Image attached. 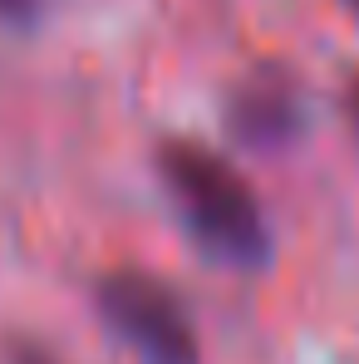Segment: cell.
Segmentation results:
<instances>
[{
  "label": "cell",
  "instance_id": "cell-2",
  "mask_svg": "<svg viewBox=\"0 0 359 364\" xmlns=\"http://www.w3.org/2000/svg\"><path fill=\"white\" fill-rule=\"evenodd\" d=\"M99 315L138 364H202L197 320L163 276L109 271L99 281Z\"/></svg>",
  "mask_w": 359,
  "mask_h": 364
},
{
  "label": "cell",
  "instance_id": "cell-7",
  "mask_svg": "<svg viewBox=\"0 0 359 364\" xmlns=\"http://www.w3.org/2000/svg\"><path fill=\"white\" fill-rule=\"evenodd\" d=\"M345 5H350V10H355V20H359V0H345Z\"/></svg>",
  "mask_w": 359,
  "mask_h": 364
},
{
  "label": "cell",
  "instance_id": "cell-4",
  "mask_svg": "<svg viewBox=\"0 0 359 364\" xmlns=\"http://www.w3.org/2000/svg\"><path fill=\"white\" fill-rule=\"evenodd\" d=\"M35 15V0H0V25H25Z\"/></svg>",
  "mask_w": 359,
  "mask_h": 364
},
{
  "label": "cell",
  "instance_id": "cell-6",
  "mask_svg": "<svg viewBox=\"0 0 359 364\" xmlns=\"http://www.w3.org/2000/svg\"><path fill=\"white\" fill-rule=\"evenodd\" d=\"M350 123H355V138H359V89L350 94Z\"/></svg>",
  "mask_w": 359,
  "mask_h": 364
},
{
  "label": "cell",
  "instance_id": "cell-1",
  "mask_svg": "<svg viewBox=\"0 0 359 364\" xmlns=\"http://www.w3.org/2000/svg\"><path fill=\"white\" fill-rule=\"evenodd\" d=\"M158 173H163V187L178 207L182 227L212 261H222L232 271L266 266L271 222H266L256 187L237 173V163H227L207 143L178 138L158 153Z\"/></svg>",
  "mask_w": 359,
  "mask_h": 364
},
{
  "label": "cell",
  "instance_id": "cell-3",
  "mask_svg": "<svg viewBox=\"0 0 359 364\" xmlns=\"http://www.w3.org/2000/svg\"><path fill=\"white\" fill-rule=\"evenodd\" d=\"M232 119H237L241 138H251V143H261V148H276V143H286L300 128L296 89L281 84V79H256V84L241 89Z\"/></svg>",
  "mask_w": 359,
  "mask_h": 364
},
{
  "label": "cell",
  "instance_id": "cell-5",
  "mask_svg": "<svg viewBox=\"0 0 359 364\" xmlns=\"http://www.w3.org/2000/svg\"><path fill=\"white\" fill-rule=\"evenodd\" d=\"M10 364H55V355H45L40 345H15V360Z\"/></svg>",
  "mask_w": 359,
  "mask_h": 364
}]
</instances>
